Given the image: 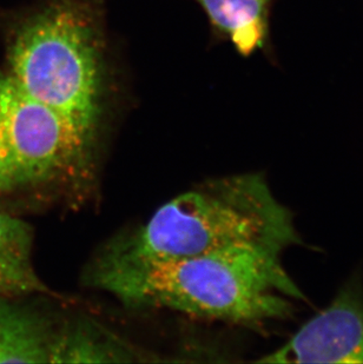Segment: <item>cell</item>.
<instances>
[{
  "label": "cell",
  "mask_w": 363,
  "mask_h": 364,
  "mask_svg": "<svg viewBox=\"0 0 363 364\" xmlns=\"http://www.w3.org/2000/svg\"><path fill=\"white\" fill-rule=\"evenodd\" d=\"M210 21L233 41L237 51L251 55L267 33L269 0H199Z\"/></svg>",
  "instance_id": "8"
},
{
  "label": "cell",
  "mask_w": 363,
  "mask_h": 364,
  "mask_svg": "<svg viewBox=\"0 0 363 364\" xmlns=\"http://www.w3.org/2000/svg\"><path fill=\"white\" fill-rule=\"evenodd\" d=\"M0 137L19 189L52 182L84 165L89 149L53 109L0 73Z\"/></svg>",
  "instance_id": "4"
},
{
  "label": "cell",
  "mask_w": 363,
  "mask_h": 364,
  "mask_svg": "<svg viewBox=\"0 0 363 364\" xmlns=\"http://www.w3.org/2000/svg\"><path fill=\"white\" fill-rule=\"evenodd\" d=\"M287 247L248 243L130 268L90 270V284L132 306L261 329L287 322L308 302L283 265Z\"/></svg>",
  "instance_id": "1"
},
{
  "label": "cell",
  "mask_w": 363,
  "mask_h": 364,
  "mask_svg": "<svg viewBox=\"0 0 363 364\" xmlns=\"http://www.w3.org/2000/svg\"><path fill=\"white\" fill-rule=\"evenodd\" d=\"M127 355L130 353L96 328L80 324L56 333L50 363L130 361L125 358Z\"/></svg>",
  "instance_id": "9"
},
{
  "label": "cell",
  "mask_w": 363,
  "mask_h": 364,
  "mask_svg": "<svg viewBox=\"0 0 363 364\" xmlns=\"http://www.w3.org/2000/svg\"><path fill=\"white\" fill-rule=\"evenodd\" d=\"M31 227L0 211V295L19 297L48 292L32 263Z\"/></svg>",
  "instance_id": "7"
},
{
  "label": "cell",
  "mask_w": 363,
  "mask_h": 364,
  "mask_svg": "<svg viewBox=\"0 0 363 364\" xmlns=\"http://www.w3.org/2000/svg\"><path fill=\"white\" fill-rule=\"evenodd\" d=\"M14 190H17V184L14 181V173L11 171L6 152L4 150L3 143L0 139V193Z\"/></svg>",
  "instance_id": "10"
},
{
  "label": "cell",
  "mask_w": 363,
  "mask_h": 364,
  "mask_svg": "<svg viewBox=\"0 0 363 364\" xmlns=\"http://www.w3.org/2000/svg\"><path fill=\"white\" fill-rule=\"evenodd\" d=\"M263 363H363V285L354 274L325 309L307 321Z\"/></svg>",
  "instance_id": "5"
},
{
  "label": "cell",
  "mask_w": 363,
  "mask_h": 364,
  "mask_svg": "<svg viewBox=\"0 0 363 364\" xmlns=\"http://www.w3.org/2000/svg\"><path fill=\"white\" fill-rule=\"evenodd\" d=\"M248 243L287 249L301 244L293 213L260 173L211 179L176 196L110 243L91 270L175 261Z\"/></svg>",
  "instance_id": "2"
},
{
  "label": "cell",
  "mask_w": 363,
  "mask_h": 364,
  "mask_svg": "<svg viewBox=\"0 0 363 364\" xmlns=\"http://www.w3.org/2000/svg\"><path fill=\"white\" fill-rule=\"evenodd\" d=\"M12 299L0 295V363H50L57 331Z\"/></svg>",
  "instance_id": "6"
},
{
  "label": "cell",
  "mask_w": 363,
  "mask_h": 364,
  "mask_svg": "<svg viewBox=\"0 0 363 364\" xmlns=\"http://www.w3.org/2000/svg\"><path fill=\"white\" fill-rule=\"evenodd\" d=\"M11 76L51 107L90 148L100 114V64L93 24L71 4L26 21L10 48Z\"/></svg>",
  "instance_id": "3"
}]
</instances>
